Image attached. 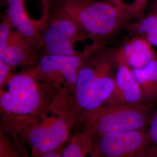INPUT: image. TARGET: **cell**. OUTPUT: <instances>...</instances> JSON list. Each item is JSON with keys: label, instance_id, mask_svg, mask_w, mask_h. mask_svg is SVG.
Listing matches in <instances>:
<instances>
[{"label": "cell", "instance_id": "9a60e30c", "mask_svg": "<svg viewBox=\"0 0 157 157\" xmlns=\"http://www.w3.org/2000/svg\"><path fill=\"white\" fill-rule=\"evenodd\" d=\"M134 24L137 36L146 39L152 46L157 47V13L145 16Z\"/></svg>", "mask_w": 157, "mask_h": 157}, {"label": "cell", "instance_id": "7a4b0ae2", "mask_svg": "<svg viewBox=\"0 0 157 157\" xmlns=\"http://www.w3.org/2000/svg\"><path fill=\"white\" fill-rule=\"evenodd\" d=\"M76 122L72 91L58 88L45 110L23 129L19 138L29 146L31 157H39L63 148Z\"/></svg>", "mask_w": 157, "mask_h": 157}, {"label": "cell", "instance_id": "52a82bcc", "mask_svg": "<svg viewBox=\"0 0 157 157\" xmlns=\"http://www.w3.org/2000/svg\"><path fill=\"white\" fill-rule=\"evenodd\" d=\"M6 16L13 28L40 50L42 30L50 16L54 0H6Z\"/></svg>", "mask_w": 157, "mask_h": 157}, {"label": "cell", "instance_id": "9c48e42d", "mask_svg": "<svg viewBox=\"0 0 157 157\" xmlns=\"http://www.w3.org/2000/svg\"><path fill=\"white\" fill-rule=\"evenodd\" d=\"M150 146L146 129L94 137L96 157H145Z\"/></svg>", "mask_w": 157, "mask_h": 157}, {"label": "cell", "instance_id": "2e32d148", "mask_svg": "<svg viewBox=\"0 0 157 157\" xmlns=\"http://www.w3.org/2000/svg\"><path fill=\"white\" fill-rule=\"evenodd\" d=\"M111 3L132 19L139 21L145 17L147 0H105Z\"/></svg>", "mask_w": 157, "mask_h": 157}, {"label": "cell", "instance_id": "277c9868", "mask_svg": "<svg viewBox=\"0 0 157 157\" xmlns=\"http://www.w3.org/2000/svg\"><path fill=\"white\" fill-rule=\"evenodd\" d=\"M103 46V42L86 33L65 12L56 6L41 31L40 39L41 55L89 56Z\"/></svg>", "mask_w": 157, "mask_h": 157}, {"label": "cell", "instance_id": "ffe728a7", "mask_svg": "<svg viewBox=\"0 0 157 157\" xmlns=\"http://www.w3.org/2000/svg\"><path fill=\"white\" fill-rule=\"evenodd\" d=\"M145 157H157V146L152 145L149 146Z\"/></svg>", "mask_w": 157, "mask_h": 157}, {"label": "cell", "instance_id": "5b68a950", "mask_svg": "<svg viewBox=\"0 0 157 157\" xmlns=\"http://www.w3.org/2000/svg\"><path fill=\"white\" fill-rule=\"evenodd\" d=\"M54 1L56 6L65 12L84 32L101 42L117 33L132 19L107 1Z\"/></svg>", "mask_w": 157, "mask_h": 157}, {"label": "cell", "instance_id": "6da1fadb", "mask_svg": "<svg viewBox=\"0 0 157 157\" xmlns=\"http://www.w3.org/2000/svg\"><path fill=\"white\" fill-rule=\"evenodd\" d=\"M57 88L23 71L14 73L0 86L1 130L13 137L40 115Z\"/></svg>", "mask_w": 157, "mask_h": 157}, {"label": "cell", "instance_id": "3957f363", "mask_svg": "<svg viewBox=\"0 0 157 157\" xmlns=\"http://www.w3.org/2000/svg\"><path fill=\"white\" fill-rule=\"evenodd\" d=\"M115 51L103 46L83 62L72 93L77 121L105 104L112 95L117 69Z\"/></svg>", "mask_w": 157, "mask_h": 157}, {"label": "cell", "instance_id": "7402d4cb", "mask_svg": "<svg viewBox=\"0 0 157 157\" xmlns=\"http://www.w3.org/2000/svg\"></svg>", "mask_w": 157, "mask_h": 157}, {"label": "cell", "instance_id": "8992f818", "mask_svg": "<svg viewBox=\"0 0 157 157\" xmlns=\"http://www.w3.org/2000/svg\"><path fill=\"white\" fill-rule=\"evenodd\" d=\"M153 104H104L89 112L78 121L84 130L94 137L110 133L124 132L147 128Z\"/></svg>", "mask_w": 157, "mask_h": 157}, {"label": "cell", "instance_id": "4fadbf2b", "mask_svg": "<svg viewBox=\"0 0 157 157\" xmlns=\"http://www.w3.org/2000/svg\"><path fill=\"white\" fill-rule=\"evenodd\" d=\"M133 72L140 85L146 103L157 102V58L145 67L133 70Z\"/></svg>", "mask_w": 157, "mask_h": 157}, {"label": "cell", "instance_id": "8fae6325", "mask_svg": "<svg viewBox=\"0 0 157 157\" xmlns=\"http://www.w3.org/2000/svg\"><path fill=\"white\" fill-rule=\"evenodd\" d=\"M39 48L16 30H12L0 59L14 68L33 65L40 57Z\"/></svg>", "mask_w": 157, "mask_h": 157}, {"label": "cell", "instance_id": "30bf717a", "mask_svg": "<svg viewBox=\"0 0 157 157\" xmlns=\"http://www.w3.org/2000/svg\"><path fill=\"white\" fill-rule=\"evenodd\" d=\"M144 103L146 102L143 91L133 71L123 63H117L114 89L105 104L134 105Z\"/></svg>", "mask_w": 157, "mask_h": 157}, {"label": "cell", "instance_id": "ac0fdd59", "mask_svg": "<svg viewBox=\"0 0 157 157\" xmlns=\"http://www.w3.org/2000/svg\"><path fill=\"white\" fill-rule=\"evenodd\" d=\"M12 25L9 17L6 15L0 24V51L6 46L11 33Z\"/></svg>", "mask_w": 157, "mask_h": 157}, {"label": "cell", "instance_id": "e0dca14e", "mask_svg": "<svg viewBox=\"0 0 157 157\" xmlns=\"http://www.w3.org/2000/svg\"><path fill=\"white\" fill-rule=\"evenodd\" d=\"M146 130L150 145L157 146V108L152 113Z\"/></svg>", "mask_w": 157, "mask_h": 157}, {"label": "cell", "instance_id": "d6986e66", "mask_svg": "<svg viewBox=\"0 0 157 157\" xmlns=\"http://www.w3.org/2000/svg\"><path fill=\"white\" fill-rule=\"evenodd\" d=\"M15 68L0 59V86L3 84L14 72Z\"/></svg>", "mask_w": 157, "mask_h": 157}, {"label": "cell", "instance_id": "7c38bea8", "mask_svg": "<svg viewBox=\"0 0 157 157\" xmlns=\"http://www.w3.org/2000/svg\"><path fill=\"white\" fill-rule=\"evenodd\" d=\"M153 47L146 39L136 36L116 50V62L123 63L132 71L141 69L157 59Z\"/></svg>", "mask_w": 157, "mask_h": 157}, {"label": "cell", "instance_id": "44dd1931", "mask_svg": "<svg viewBox=\"0 0 157 157\" xmlns=\"http://www.w3.org/2000/svg\"><path fill=\"white\" fill-rule=\"evenodd\" d=\"M63 148L59 149V150H56V151L45 153L44 154H43L39 157H61Z\"/></svg>", "mask_w": 157, "mask_h": 157}, {"label": "cell", "instance_id": "603a6c76", "mask_svg": "<svg viewBox=\"0 0 157 157\" xmlns=\"http://www.w3.org/2000/svg\"></svg>", "mask_w": 157, "mask_h": 157}, {"label": "cell", "instance_id": "5bb4252c", "mask_svg": "<svg viewBox=\"0 0 157 157\" xmlns=\"http://www.w3.org/2000/svg\"><path fill=\"white\" fill-rule=\"evenodd\" d=\"M61 157H96L94 137L84 130L76 133L63 148Z\"/></svg>", "mask_w": 157, "mask_h": 157}, {"label": "cell", "instance_id": "ba28073f", "mask_svg": "<svg viewBox=\"0 0 157 157\" xmlns=\"http://www.w3.org/2000/svg\"><path fill=\"white\" fill-rule=\"evenodd\" d=\"M89 56L41 55L35 64L22 71L57 89L67 87L73 93L78 72Z\"/></svg>", "mask_w": 157, "mask_h": 157}]
</instances>
